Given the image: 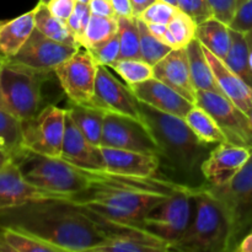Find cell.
Returning <instances> with one entry per match:
<instances>
[{
    "label": "cell",
    "mask_w": 252,
    "mask_h": 252,
    "mask_svg": "<svg viewBox=\"0 0 252 252\" xmlns=\"http://www.w3.org/2000/svg\"><path fill=\"white\" fill-rule=\"evenodd\" d=\"M246 41H248V46H249V56H250V63L252 66V30H250L249 32L245 33Z\"/></svg>",
    "instance_id": "50"
},
{
    "label": "cell",
    "mask_w": 252,
    "mask_h": 252,
    "mask_svg": "<svg viewBox=\"0 0 252 252\" xmlns=\"http://www.w3.org/2000/svg\"><path fill=\"white\" fill-rule=\"evenodd\" d=\"M2 64H4V59L0 58V71H1ZM0 107H4V103H2V100H1V95H0ZM4 108H5V107H4Z\"/></svg>",
    "instance_id": "51"
},
{
    "label": "cell",
    "mask_w": 252,
    "mask_h": 252,
    "mask_svg": "<svg viewBox=\"0 0 252 252\" xmlns=\"http://www.w3.org/2000/svg\"><path fill=\"white\" fill-rule=\"evenodd\" d=\"M197 24L191 16L177 9L169 24L166 25V31L161 41L165 44L175 48H186L189 42L196 38Z\"/></svg>",
    "instance_id": "31"
},
{
    "label": "cell",
    "mask_w": 252,
    "mask_h": 252,
    "mask_svg": "<svg viewBox=\"0 0 252 252\" xmlns=\"http://www.w3.org/2000/svg\"><path fill=\"white\" fill-rule=\"evenodd\" d=\"M142 121L160 150L161 166L166 165L171 179L189 187L204 185L202 165L214 145L202 142L185 118L161 112L139 102Z\"/></svg>",
    "instance_id": "2"
},
{
    "label": "cell",
    "mask_w": 252,
    "mask_h": 252,
    "mask_svg": "<svg viewBox=\"0 0 252 252\" xmlns=\"http://www.w3.org/2000/svg\"><path fill=\"white\" fill-rule=\"evenodd\" d=\"M51 76L52 74L4 61L0 71V95L4 107L21 122L32 120L41 111L42 85Z\"/></svg>",
    "instance_id": "7"
},
{
    "label": "cell",
    "mask_w": 252,
    "mask_h": 252,
    "mask_svg": "<svg viewBox=\"0 0 252 252\" xmlns=\"http://www.w3.org/2000/svg\"><path fill=\"white\" fill-rule=\"evenodd\" d=\"M249 118H250V121H251V123H252V111L250 112V115H249Z\"/></svg>",
    "instance_id": "55"
},
{
    "label": "cell",
    "mask_w": 252,
    "mask_h": 252,
    "mask_svg": "<svg viewBox=\"0 0 252 252\" xmlns=\"http://www.w3.org/2000/svg\"><path fill=\"white\" fill-rule=\"evenodd\" d=\"M106 170L113 174L128 176H158L161 169V158L158 154L101 147Z\"/></svg>",
    "instance_id": "20"
},
{
    "label": "cell",
    "mask_w": 252,
    "mask_h": 252,
    "mask_svg": "<svg viewBox=\"0 0 252 252\" xmlns=\"http://www.w3.org/2000/svg\"><path fill=\"white\" fill-rule=\"evenodd\" d=\"M194 189L175 192L135 225L164 240L172 249L191 224L194 212Z\"/></svg>",
    "instance_id": "8"
},
{
    "label": "cell",
    "mask_w": 252,
    "mask_h": 252,
    "mask_svg": "<svg viewBox=\"0 0 252 252\" xmlns=\"http://www.w3.org/2000/svg\"><path fill=\"white\" fill-rule=\"evenodd\" d=\"M49 1H51V0H39L38 2H41V4H48Z\"/></svg>",
    "instance_id": "52"
},
{
    "label": "cell",
    "mask_w": 252,
    "mask_h": 252,
    "mask_svg": "<svg viewBox=\"0 0 252 252\" xmlns=\"http://www.w3.org/2000/svg\"><path fill=\"white\" fill-rule=\"evenodd\" d=\"M185 121L202 142L212 145L226 142L225 135L217 125L216 120L201 106L194 105L187 113Z\"/></svg>",
    "instance_id": "30"
},
{
    "label": "cell",
    "mask_w": 252,
    "mask_h": 252,
    "mask_svg": "<svg viewBox=\"0 0 252 252\" xmlns=\"http://www.w3.org/2000/svg\"><path fill=\"white\" fill-rule=\"evenodd\" d=\"M98 64L88 51L79 49L54 71L71 103L90 105L95 93Z\"/></svg>",
    "instance_id": "12"
},
{
    "label": "cell",
    "mask_w": 252,
    "mask_h": 252,
    "mask_svg": "<svg viewBox=\"0 0 252 252\" xmlns=\"http://www.w3.org/2000/svg\"><path fill=\"white\" fill-rule=\"evenodd\" d=\"M133 5V10H134L135 16H139L148 6H149L152 2H154L155 0H130Z\"/></svg>",
    "instance_id": "46"
},
{
    "label": "cell",
    "mask_w": 252,
    "mask_h": 252,
    "mask_svg": "<svg viewBox=\"0 0 252 252\" xmlns=\"http://www.w3.org/2000/svg\"><path fill=\"white\" fill-rule=\"evenodd\" d=\"M91 10L89 4L85 2H79L76 1L75 7H74V11L71 12L70 17L68 19L66 24H68L69 29L71 30V32L75 36L76 41L80 44L81 47V41H83L84 33L86 31V27H88L89 22L91 19Z\"/></svg>",
    "instance_id": "39"
},
{
    "label": "cell",
    "mask_w": 252,
    "mask_h": 252,
    "mask_svg": "<svg viewBox=\"0 0 252 252\" xmlns=\"http://www.w3.org/2000/svg\"><path fill=\"white\" fill-rule=\"evenodd\" d=\"M196 38L204 48L224 61L226 58L231 43L230 27L216 17L206 20L197 25Z\"/></svg>",
    "instance_id": "25"
},
{
    "label": "cell",
    "mask_w": 252,
    "mask_h": 252,
    "mask_svg": "<svg viewBox=\"0 0 252 252\" xmlns=\"http://www.w3.org/2000/svg\"><path fill=\"white\" fill-rule=\"evenodd\" d=\"M0 252H62L52 244L29 234L9 228H0Z\"/></svg>",
    "instance_id": "29"
},
{
    "label": "cell",
    "mask_w": 252,
    "mask_h": 252,
    "mask_svg": "<svg viewBox=\"0 0 252 252\" xmlns=\"http://www.w3.org/2000/svg\"><path fill=\"white\" fill-rule=\"evenodd\" d=\"M91 14L98 16H117L110 0H90L89 1Z\"/></svg>",
    "instance_id": "44"
},
{
    "label": "cell",
    "mask_w": 252,
    "mask_h": 252,
    "mask_svg": "<svg viewBox=\"0 0 252 252\" xmlns=\"http://www.w3.org/2000/svg\"><path fill=\"white\" fill-rule=\"evenodd\" d=\"M0 228L29 234L62 252H91L106 238L84 207L64 198L30 199L0 209Z\"/></svg>",
    "instance_id": "1"
},
{
    "label": "cell",
    "mask_w": 252,
    "mask_h": 252,
    "mask_svg": "<svg viewBox=\"0 0 252 252\" xmlns=\"http://www.w3.org/2000/svg\"><path fill=\"white\" fill-rule=\"evenodd\" d=\"M229 27L243 33L252 30V0H246L245 4L239 9L238 14L235 15Z\"/></svg>",
    "instance_id": "42"
},
{
    "label": "cell",
    "mask_w": 252,
    "mask_h": 252,
    "mask_svg": "<svg viewBox=\"0 0 252 252\" xmlns=\"http://www.w3.org/2000/svg\"><path fill=\"white\" fill-rule=\"evenodd\" d=\"M177 9L179 7L166 0H155L137 17H140L147 24L167 25L176 14Z\"/></svg>",
    "instance_id": "38"
},
{
    "label": "cell",
    "mask_w": 252,
    "mask_h": 252,
    "mask_svg": "<svg viewBox=\"0 0 252 252\" xmlns=\"http://www.w3.org/2000/svg\"><path fill=\"white\" fill-rule=\"evenodd\" d=\"M76 1H79V2H85V4H89V1H90V0H76Z\"/></svg>",
    "instance_id": "53"
},
{
    "label": "cell",
    "mask_w": 252,
    "mask_h": 252,
    "mask_svg": "<svg viewBox=\"0 0 252 252\" xmlns=\"http://www.w3.org/2000/svg\"><path fill=\"white\" fill-rule=\"evenodd\" d=\"M0 145L11 153L14 159L25 150L22 122L4 107H0Z\"/></svg>",
    "instance_id": "32"
},
{
    "label": "cell",
    "mask_w": 252,
    "mask_h": 252,
    "mask_svg": "<svg viewBox=\"0 0 252 252\" xmlns=\"http://www.w3.org/2000/svg\"><path fill=\"white\" fill-rule=\"evenodd\" d=\"M129 89L139 102L177 117L185 118L194 106V103L181 94L157 78L148 79L143 83L129 86Z\"/></svg>",
    "instance_id": "17"
},
{
    "label": "cell",
    "mask_w": 252,
    "mask_h": 252,
    "mask_svg": "<svg viewBox=\"0 0 252 252\" xmlns=\"http://www.w3.org/2000/svg\"><path fill=\"white\" fill-rule=\"evenodd\" d=\"M88 52L93 56V58L95 59L98 65H105L110 68L116 61L120 59L121 44L118 32L113 34L111 38H108L107 41L97 44L94 48L89 49Z\"/></svg>",
    "instance_id": "37"
},
{
    "label": "cell",
    "mask_w": 252,
    "mask_h": 252,
    "mask_svg": "<svg viewBox=\"0 0 252 252\" xmlns=\"http://www.w3.org/2000/svg\"><path fill=\"white\" fill-rule=\"evenodd\" d=\"M196 105L216 120L226 142L252 150V123L249 116L234 105L225 95L213 91H197Z\"/></svg>",
    "instance_id": "11"
},
{
    "label": "cell",
    "mask_w": 252,
    "mask_h": 252,
    "mask_svg": "<svg viewBox=\"0 0 252 252\" xmlns=\"http://www.w3.org/2000/svg\"><path fill=\"white\" fill-rule=\"evenodd\" d=\"M90 105L106 113L126 116L143 122L138 98L129 86L125 85L108 70V66L98 65L95 93Z\"/></svg>",
    "instance_id": "15"
},
{
    "label": "cell",
    "mask_w": 252,
    "mask_h": 252,
    "mask_svg": "<svg viewBox=\"0 0 252 252\" xmlns=\"http://www.w3.org/2000/svg\"><path fill=\"white\" fill-rule=\"evenodd\" d=\"M36 29L34 9L2 22L0 27V58L7 61L12 58Z\"/></svg>",
    "instance_id": "23"
},
{
    "label": "cell",
    "mask_w": 252,
    "mask_h": 252,
    "mask_svg": "<svg viewBox=\"0 0 252 252\" xmlns=\"http://www.w3.org/2000/svg\"><path fill=\"white\" fill-rule=\"evenodd\" d=\"M204 53L211 63L214 76L224 95L243 112L248 116L250 115L252 111V89L226 65L225 62L214 56L207 48H204Z\"/></svg>",
    "instance_id": "22"
},
{
    "label": "cell",
    "mask_w": 252,
    "mask_h": 252,
    "mask_svg": "<svg viewBox=\"0 0 252 252\" xmlns=\"http://www.w3.org/2000/svg\"><path fill=\"white\" fill-rule=\"evenodd\" d=\"M100 147L158 154L160 150L145 125L126 116L106 113Z\"/></svg>",
    "instance_id": "14"
},
{
    "label": "cell",
    "mask_w": 252,
    "mask_h": 252,
    "mask_svg": "<svg viewBox=\"0 0 252 252\" xmlns=\"http://www.w3.org/2000/svg\"><path fill=\"white\" fill-rule=\"evenodd\" d=\"M65 116V108L47 105L32 120L22 122L24 149L43 157L61 158Z\"/></svg>",
    "instance_id": "9"
},
{
    "label": "cell",
    "mask_w": 252,
    "mask_h": 252,
    "mask_svg": "<svg viewBox=\"0 0 252 252\" xmlns=\"http://www.w3.org/2000/svg\"><path fill=\"white\" fill-rule=\"evenodd\" d=\"M14 160V155L11 154L7 150L0 148V169H2L4 166H6L9 162H11Z\"/></svg>",
    "instance_id": "49"
},
{
    "label": "cell",
    "mask_w": 252,
    "mask_h": 252,
    "mask_svg": "<svg viewBox=\"0 0 252 252\" xmlns=\"http://www.w3.org/2000/svg\"><path fill=\"white\" fill-rule=\"evenodd\" d=\"M37 198L70 199L68 196L38 189L27 182L15 160L0 169V209Z\"/></svg>",
    "instance_id": "18"
},
{
    "label": "cell",
    "mask_w": 252,
    "mask_h": 252,
    "mask_svg": "<svg viewBox=\"0 0 252 252\" xmlns=\"http://www.w3.org/2000/svg\"><path fill=\"white\" fill-rule=\"evenodd\" d=\"M229 225L218 202L204 185L194 189V212L189 226L171 251L228 252Z\"/></svg>",
    "instance_id": "3"
},
{
    "label": "cell",
    "mask_w": 252,
    "mask_h": 252,
    "mask_svg": "<svg viewBox=\"0 0 252 252\" xmlns=\"http://www.w3.org/2000/svg\"><path fill=\"white\" fill-rule=\"evenodd\" d=\"M61 158L81 169L106 170L105 159L100 145L89 142L68 113L65 116V130Z\"/></svg>",
    "instance_id": "19"
},
{
    "label": "cell",
    "mask_w": 252,
    "mask_h": 252,
    "mask_svg": "<svg viewBox=\"0 0 252 252\" xmlns=\"http://www.w3.org/2000/svg\"><path fill=\"white\" fill-rule=\"evenodd\" d=\"M112 4L113 10H115L117 16L123 17H132L135 16L134 10H133V5L130 0H110Z\"/></svg>",
    "instance_id": "45"
},
{
    "label": "cell",
    "mask_w": 252,
    "mask_h": 252,
    "mask_svg": "<svg viewBox=\"0 0 252 252\" xmlns=\"http://www.w3.org/2000/svg\"><path fill=\"white\" fill-rule=\"evenodd\" d=\"M166 1L171 2V4H172V5H175V6H176V0H166Z\"/></svg>",
    "instance_id": "54"
},
{
    "label": "cell",
    "mask_w": 252,
    "mask_h": 252,
    "mask_svg": "<svg viewBox=\"0 0 252 252\" xmlns=\"http://www.w3.org/2000/svg\"><path fill=\"white\" fill-rule=\"evenodd\" d=\"M22 175L33 186L71 198L90 187L89 171L65 161L24 150L15 158Z\"/></svg>",
    "instance_id": "5"
},
{
    "label": "cell",
    "mask_w": 252,
    "mask_h": 252,
    "mask_svg": "<svg viewBox=\"0 0 252 252\" xmlns=\"http://www.w3.org/2000/svg\"><path fill=\"white\" fill-rule=\"evenodd\" d=\"M167 197L132 189L93 187L73 196L70 201L111 220L135 225Z\"/></svg>",
    "instance_id": "4"
},
{
    "label": "cell",
    "mask_w": 252,
    "mask_h": 252,
    "mask_svg": "<svg viewBox=\"0 0 252 252\" xmlns=\"http://www.w3.org/2000/svg\"><path fill=\"white\" fill-rule=\"evenodd\" d=\"M186 51L187 56H189V73H191L192 83H193L196 90L223 94L216 76H214L213 69L204 53V48L201 42L194 38L186 47Z\"/></svg>",
    "instance_id": "24"
},
{
    "label": "cell",
    "mask_w": 252,
    "mask_h": 252,
    "mask_svg": "<svg viewBox=\"0 0 252 252\" xmlns=\"http://www.w3.org/2000/svg\"><path fill=\"white\" fill-rule=\"evenodd\" d=\"M128 86L154 78V65L140 58L118 59L110 66Z\"/></svg>",
    "instance_id": "34"
},
{
    "label": "cell",
    "mask_w": 252,
    "mask_h": 252,
    "mask_svg": "<svg viewBox=\"0 0 252 252\" xmlns=\"http://www.w3.org/2000/svg\"><path fill=\"white\" fill-rule=\"evenodd\" d=\"M118 37L121 44L120 59L140 58V36L137 16H118Z\"/></svg>",
    "instance_id": "35"
},
{
    "label": "cell",
    "mask_w": 252,
    "mask_h": 252,
    "mask_svg": "<svg viewBox=\"0 0 252 252\" xmlns=\"http://www.w3.org/2000/svg\"><path fill=\"white\" fill-rule=\"evenodd\" d=\"M49 11L57 16L58 19L63 20V21H68L70 17L71 12L74 11V7L76 5V0H51L48 4Z\"/></svg>",
    "instance_id": "43"
},
{
    "label": "cell",
    "mask_w": 252,
    "mask_h": 252,
    "mask_svg": "<svg viewBox=\"0 0 252 252\" xmlns=\"http://www.w3.org/2000/svg\"><path fill=\"white\" fill-rule=\"evenodd\" d=\"M251 149L229 142L214 145L202 165L206 185L219 187L228 184L249 161Z\"/></svg>",
    "instance_id": "16"
},
{
    "label": "cell",
    "mask_w": 252,
    "mask_h": 252,
    "mask_svg": "<svg viewBox=\"0 0 252 252\" xmlns=\"http://www.w3.org/2000/svg\"><path fill=\"white\" fill-rule=\"evenodd\" d=\"M245 1L246 0H208V4L216 19L230 25Z\"/></svg>",
    "instance_id": "41"
},
{
    "label": "cell",
    "mask_w": 252,
    "mask_h": 252,
    "mask_svg": "<svg viewBox=\"0 0 252 252\" xmlns=\"http://www.w3.org/2000/svg\"><path fill=\"white\" fill-rule=\"evenodd\" d=\"M86 209V208H85ZM101 226L106 238L91 252H166L171 246L138 225L111 220L86 209Z\"/></svg>",
    "instance_id": "10"
},
{
    "label": "cell",
    "mask_w": 252,
    "mask_h": 252,
    "mask_svg": "<svg viewBox=\"0 0 252 252\" xmlns=\"http://www.w3.org/2000/svg\"><path fill=\"white\" fill-rule=\"evenodd\" d=\"M34 22H36V29L49 38L66 44V46L81 48L74 33L69 29L66 21L54 16L46 4L38 2L34 6Z\"/></svg>",
    "instance_id": "27"
},
{
    "label": "cell",
    "mask_w": 252,
    "mask_h": 252,
    "mask_svg": "<svg viewBox=\"0 0 252 252\" xmlns=\"http://www.w3.org/2000/svg\"><path fill=\"white\" fill-rule=\"evenodd\" d=\"M66 113L70 116L73 122L86 139L95 145L101 144V138L105 122V111L91 105H79L71 103L66 108Z\"/></svg>",
    "instance_id": "26"
},
{
    "label": "cell",
    "mask_w": 252,
    "mask_h": 252,
    "mask_svg": "<svg viewBox=\"0 0 252 252\" xmlns=\"http://www.w3.org/2000/svg\"><path fill=\"white\" fill-rule=\"evenodd\" d=\"M1 25H2V21H0V27H1Z\"/></svg>",
    "instance_id": "56"
},
{
    "label": "cell",
    "mask_w": 252,
    "mask_h": 252,
    "mask_svg": "<svg viewBox=\"0 0 252 252\" xmlns=\"http://www.w3.org/2000/svg\"><path fill=\"white\" fill-rule=\"evenodd\" d=\"M0 148H2V147H1V145H0ZM2 149H4V148H2Z\"/></svg>",
    "instance_id": "57"
},
{
    "label": "cell",
    "mask_w": 252,
    "mask_h": 252,
    "mask_svg": "<svg viewBox=\"0 0 252 252\" xmlns=\"http://www.w3.org/2000/svg\"><path fill=\"white\" fill-rule=\"evenodd\" d=\"M79 49L54 41L34 29L21 49L6 62L39 73L54 74L56 69Z\"/></svg>",
    "instance_id": "13"
},
{
    "label": "cell",
    "mask_w": 252,
    "mask_h": 252,
    "mask_svg": "<svg viewBox=\"0 0 252 252\" xmlns=\"http://www.w3.org/2000/svg\"><path fill=\"white\" fill-rule=\"evenodd\" d=\"M148 27H149L150 32L154 34L155 37L161 41L162 36H164L165 31H166V25H162V24H148Z\"/></svg>",
    "instance_id": "48"
},
{
    "label": "cell",
    "mask_w": 252,
    "mask_h": 252,
    "mask_svg": "<svg viewBox=\"0 0 252 252\" xmlns=\"http://www.w3.org/2000/svg\"><path fill=\"white\" fill-rule=\"evenodd\" d=\"M176 6L191 16L197 25L213 17L208 0H176Z\"/></svg>",
    "instance_id": "40"
},
{
    "label": "cell",
    "mask_w": 252,
    "mask_h": 252,
    "mask_svg": "<svg viewBox=\"0 0 252 252\" xmlns=\"http://www.w3.org/2000/svg\"><path fill=\"white\" fill-rule=\"evenodd\" d=\"M204 187L225 214L228 252H235L240 241L252 231V150L245 166L228 184L219 187L204 184Z\"/></svg>",
    "instance_id": "6"
},
{
    "label": "cell",
    "mask_w": 252,
    "mask_h": 252,
    "mask_svg": "<svg viewBox=\"0 0 252 252\" xmlns=\"http://www.w3.org/2000/svg\"><path fill=\"white\" fill-rule=\"evenodd\" d=\"M137 20L140 36V58L152 65H155L172 48L150 32L147 22L143 21L140 17H137Z\"/></svg>",
    "instance_id": "36"
},
{
    "label": "cell",
    "mask_w": 252,
    "mask_h": 252,
    "mask_svg": "<svg viewBox=\"0 0 252 252\" xmlns=\"http://www.w3.org/2000/svg\"><path fill=\"white\" fill-rule=\"evenodd\" d=\"M235 252H252V231L240 241Z\"/></svg>",
    "instance_id": "47"
},
{
    "label": "cell",
    "mask_w": 252,
    "mask_h": 252,
    "mask_svg": "<svg viewBox=\"0 0 252 252\" xmlns=\"http://www.w3.org/2000/svg\"><path fill=\"white\" fill-rule=\"evenodd\" d=\"M230 48L224 62L252 89V66L245 33L230 29Z\"/></svg>",
    "instance_id": "28"
},
{
    "label": "cell",
    "mask_w": 252,
    "mask_h": 252,
    "mask_svg": "<svg viewBox=\"0 0 252 252\" xmlns=\"http://www.w3.org/2000/svg\"><path fill=\"white\" fill-rule=\"evenodd\" d=\"M118 32V16L91 15L86 31L81 41V48L86 51L107 41Z\"/></svg>",
    "instance_id": "33"
},
{
    "label": "cell",
    "mask_w": 252,
    "mask_h": 252,
    "mask_svg": "<svg viewBox=\"0 0 252 252\" xmlns=\"http://www.w3.org/2000/svg\"><path fill=\"white\" fill-rule=\"evenodd\" d=\"M154 78L161 80L196 105L197 90L192 83L186 48L171 49L158 62L154 65Z\"/></svg>",
    "instance_id": "21"
}]
</instances>
